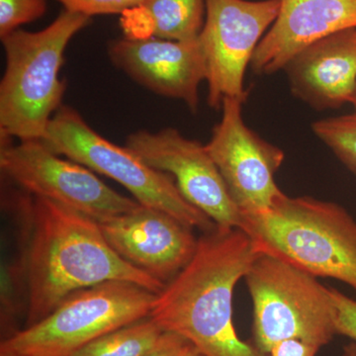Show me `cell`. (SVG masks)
Returning <instances> with one entry per match:
<instances>
[{"label":"cell","instance_id":"cell-1","mask_svg":"<svg viewBox=\"0 0 356 356\" xmlns=\"http://www.w3.org/2000/svg\"><path fill=\"white\" fill-rule=\"evenodd\" d=\"M21 191L18 205L26 236L21 259L24 327L48 317L72 293L106 281H128L156 294L165 287L121 259L95 220L50 199Z\"/></svg>","mask_w":356,"mask_h":356},{"label":"cell","instance_id":"cell-2","mask_svg":"<svg viewBox=\"0 0 356 356\" xmlns=\"http://www.w3.org/2000/svg\"><path fill=\"white\" fill-rule=\"evenodd\" d=\"M259 254L240 228L198 238L189 264L159 293L149 317L204 356H267L243 341L233 322L234 290Z\"/></svg>","mask_w":356,"mask_h":356},{"label":"cell","instance_id":"cell-3","mask_svg":"<svg viewBox=\"0 0 356 356\" xmlns=\"http://www.w3.org/2000/svg\"><path fill=\"white\" fill-rule=\"evenodd\" d=\"M241 229L259 254L356 292V221L343 206L284 193L264 212L243 217Z\"/></svg>","mask_w":356,"mask_h":356},{"label":"cell","instance_id":"cell-4","mask_svg":"<svg viewBox=\"0 0 356 356\" xmlns=\"http://www.w3.org/2000/svg\"><path fill=\"white\" fill-rule=\"evenodd\" d=\"M90 17L64 10L37 32L16 30L1 38L6 70L0 81V137L41 140L63 106L67 84L60 72L70 40Z\"/></svg>","mask_w":356,"mask_h":356},{"label":"cell","instance_id":"cell-5","mask_svg":"<svg viewBox=\"0 0 356 356\" xmlns=\"http://www.w3.org/2000/svg\"><path fill=\"white\" fill-rule=\"evenodd\" d=\"M156 296L128 281L84 288L70 295L48 317L2 341L0 353L72 356L98 337L149 317Z\"/></svg>","mask_w":356,"mask_h":356},{"label":"cell","instance_id":"cell-6","mask_svg":"<svg viewBox=\"0 0 356 356\" xmlns=\"http://www.w3.org/2000/svg\"><path fill=\"white\" fill-rule=\"evenodd\" d=\"M41 140L58 156L118 182L145 207L163 211L203 233L217 227L184 197L172 175L103 138L72 107L63 105L56 112Z\"/></svg>","mask_w":356,"mask_h":356},{"label":"cell","instance_id":"cell-7","mask_svg":"<svg viewBox=\"0 0 356 356\" xmlns=\"http://www.w3.org/2000/svg\"><path fill=\"white\" fill-rule=\"evenodd\" d=\"M245 278L254 305V346L264 355L284 339H298L322 348L337 336L330 288L315 276L259 254Z\"/></svg>","mask_w":356,"mask_h":356},{"label":"cell","instance_id":"cell-8","mask_svg":"<svg viewBox=\"0 0 356 356\" xmlns=\"http://www.w3.org/2000/svg\"><path fill=\"white\" fill-rule=\"evenodd\" d=\"M2 175L31 195L50 199L96 222L137 209L139 202L103 184L92 170L60 158L41 140H1Z\"/></svg>","mask_w":356,"mask_h":356},{"label":"cell","instance_id":"cell-9","mask_svg":"<svg viewBox=\"0 0 356 356\" xmlns=\"http://www.w3.org/2000/svg\"><path fill=\"white\" fill-rule=\"evenodd\" d=\"M280 9V0H206L199 41L207 65V102L213 109L221 110L225 98L247 100L248 65Z\"/></svg>","mask_w":356,"mask_h":356},{"label":"cell","instance_id":"cell-10","mask_svg":"<svg viewBox=\"0 0 356 356\" xmlns=\"http://www.w3.org/2000/svg\"><path fill=\"white\" fill-rule=\"evenodd\" d=\"M245 102L225 98L221 120L205 145L243 217L264 212L284 194L275 175L285 159L282 149L248 127L243 117Z\"/></svg>","mask_w":356,"mask_h":356},{"label":"cell","instance_id":"cell-11","mask_svg":"<svg viewBox=\"0 0 356 356\" xmlns=\"http://www.w3.org/2000/svg\"><path fill=\"white\" fill-rule=\"evenodd\" d=\"M126 147L147 165L172 175L184 197L218 227L241 229L242 213L205 145L168 127L130 134Z\"/></svg>","mask_w":356,"mask_h":356},{"label":"cell","instance_id":"cell-12","mask_svg":"<svg viewBox=\"0 0 356 356\" xmlns=\"http://www.w3.org/2000/svg\"><path fill=\"white\" fill-rule=\"evenodd\" d=\"M98 225L121 259L165 285L189 264L197 250L198 238L192 227L153 208L140 205Z\"/></svg>","mask_w":356,"mask_h":356},{"label":"cell","instance_id":"cell-13","mask_svg":"<svg viewBox=\"0 0 356 356\" xmlns=\"http://www.w3.org/2000/svg\"><path fill=\"white\" fill-rule=\"evenodd\" d=\"M112 64L156 95L181 100L198 110L199 86L207 79V65L199 38L172 41L154 36L113 40L107 47Z\"/></svg>","mask_w":356,"mask_h":356},{"label":"cell","instance_id":"cell-14","mask_svg":"<svg viewBox=\"0 0 356 356\" xmlns=\"http://www.w3.org/2000/svg\"><path fill=\"white\" fill-rule=\"evenodd\" d=\"M351 28H356V0H280L277 17L250 63L252 70L275 74L311 44Z\"/></svg>","mask_w":356,"mask_h":356},{"label":"cell","instance_id":"cell-15","mask_svg":"<svg viewBox=\"0 0 356 356\" xmlns=\"http://www.w3.org/2000/svg\"><path fill=\"white\" fill-rule=\"evenodd\" d=\"M293 95L318 111L353 103L356 28L337 32L295 56L284 69Z\"/></svg>","mask_w":356,"mask_h":356},{"label":"cell","instance_id":"cell-16","mask_svg":"<svg viewBox=\"0 0 356 356\" xmlns=\"http://www.w3.org/2000/svg\"><path fill=\"white\" fill-rule=\"evenodd\" d=\"M146 18L147 36L193 41L206 17V0H145L139 7Z\"/></svg>","mask_w":356,"mask_h":356},{"label":"cell","instance_id":"cell-17","mask_svg":"<svg viewBox=\"0 0 356 356\" xmlns=\"http://www.w3.org/2000/svg\"><path fill=\"white\" fill-rule=\"evenodd\" d=\"M163 334L147 317L98 337L72 356H144L158 346Z\"/></svg>","mask_w":356,"mask_h":356},{"label":"cell","instance_id":"cell-18","mask_svg":"<svg viewBox=\"0 0 356 356\" xmlns=\"http://www.w3.org/2000/svg\"><path fill=\"white\" fill-rule=\"evenodd\" d=\"M313 132L356 175V113L315 122Z\"/></svg>","mask_w":356,"mask_h":356},{"label":"cell","instance_id":"cell-19","mask_svg":"<svg viewBox=\"0 0 356 356\" xmlns=\"http://www.w3.org/2000/svg\"><path fill=\"white\" fill-rule=\"evenodd\" d=\"M46 11L47 0H0V38L39 19Z\"/></svg>","mask_w":356,"mask_h":356},{"label":"cell","instance_id":"cell-20","mask_svg":"<svg viewBox=\"0 0 356 356\" xmlns=\"http://www.w3.org/2000/svg\"><path fill=\"white\" fill-rule=\"evenodd\" d=\"M65 10L81 15H109L122 14L139 8L145 0H57Z\"/></svg>","mask_w":356,"mask_h":356},{"label":"cell","instance_id":"cell-21","mask_svg":"<svg viewBox=\"0 0 356 356\" xmlns=\"http://www.w3.org/2000/svg\"><path fill=\"white\" fill-rule=\"evenodd\" d=\"M330 294L334 304L337 334L356 343V301L334 288H330Z\"/></svg>","mask_w":356,"mask_h":356},{"label":"cell","instance_id":"cell-22","mask_svg":"<svg viewBox=\"0 0 356 356\" xmlns=\"http://www.w3.org/2000/svg\"><path fill=\"white\" fill-rule=\"evenodd\" d=\"M192 348V344L184 337L165 332L158 346L144 356H185Z\"/></svg>","mask_w":356,"mask_h":356},{"label":"cell","instance_id":"cell-23","mask_svg":"<svg viewBox=\"0 0 356 356\" xmlns=\"http://www.w3.org/2000/svg\"><path fill=\"white\" fill-rule=\"evenodd\" d=\"M320 348L298 339H288L274 344L267 356H316Z\"/></svg>","mask_w":356,"mask_h":356},{"label":"cell","instance_id":"cell-24","mask_svg":"<svg viewBox=\"0 0 356 356\" xmlns=\"http://www.w3.org/2000/svg\"><path fill=\"white\" fill-rule=\"evenodd\" d=\"M341 356H356V343L351 341V343L346 344L343 350Z\"/></svg>","mask_w":356,"mask_h":356},{"label":"cell","instance_id":"cell-25","mask_svg":"<svg viewBox=\"0 0 356 356\" xmlns=\"http://www.w3.org/2000/svg\"><path fill=\"white\" fill-rule=\"evenodd\" d=\"M185 356H204L202 353H199L198 350H196L195 348H192L191 351H189L188 353H187Z\"/></svg>","mask_w":356,"mask_h":356},{"label":"cell","instance_id":"cell-26","mask_svg":"<svg viewBox=\"0 0 356 356\" xmlns=\"http://www.w3.org/2000/svg\"><path fill=\"white\" fill-rule=\"evenodd\" d=\"M351 104H353V106L355 107V112L356 113V92H355V99H353V103H351Z\"/></svg>","mask_w":356,"mask_h":356},{"label":"cell","instance_id":"cell-27","mask_svg":"<svg viewBox=\"0 0 356 356\" xmlns=\"http://www.w3.org/2000/svg\"><path fill=\"white\" fill-rule=\"evenodd\" d=\"M0 356H17V355H6V353H0Z\"/></svg>","mask_w":356,"mask_h":356}]
</instances>
